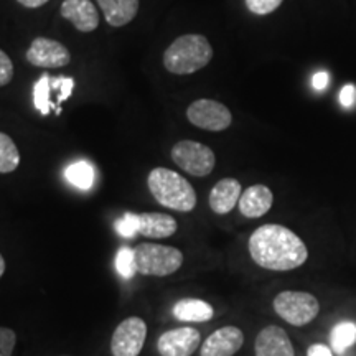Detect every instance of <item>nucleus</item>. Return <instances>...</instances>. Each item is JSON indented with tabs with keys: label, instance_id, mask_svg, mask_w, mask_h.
Returning a JSON list of instances; mask_svg holds the SVG:
<instances>
[{
	"label": "nucleus",
	"instance_id": "f257e3e1",
	"mask_svg": "<svg viewBox=\"0 0 356 356\" xmlns=\"http://www.w3.org/2000/svg\"><path fill=\"white\" fill-rule=\"evenodd\" d=\"M249 254L262 269L287 273L304 266L309 249L299 234L282 225H262L251 234Z\"/></svg>",
	"mask_w": 356,
	"mask_h": 356
},
{
	"label": "nucleus",
	"instance_id": "f03ea898",
	"mask_svg": "<svg viewBox=\"0 0 356 356\" xmlns=\"http://www.w3.org/2000/svg\"><path fill=\"white\" fill-rule=\"evenodd\" d=\"M147 185L154 198L168 210L188 213L197 207V193L180 173L162 167L154 168L147 178Z\"/></svg>",
	"mask_w": 356,
	"mask_h": 356
},
{
	"label": "nucleus",
	"instance_id": "7ed1b4c3",
	"mask_svg": "<svg viewBox=\"0 0 356 356\" xmlns=\"http://www.w3.org/2000/svg\"><path fill=\"white\" fill-rule=\"evenodd\" d=\"M213 48L203 35L178 37L163 53V65L173 74L197 73L211 61Z\"/></svg>",
	"mask_w": 356,
	"mask_h": 356
},
{
	"label": "nucleus",
	"instance_id": "20e7f679",
	"mask_svg": "<svg viewBox=\"0 0 356 356\" xmlns=\"http://www.w3.org/2000/svg\"><path fill=\"white\" fill-rule=\"evenodd\" d=\"M137 262V273L154 277H165L177 273L184 264V254L180 249L162 244L142 243L134 248Z\"/></svg>",
	"mask_w": 356,
	"mask_h": 356
},
{
	"label": "nucleus",
	"instance_id": "39448f33",
	"mask_svg": "<svg viewBox=\"0 0 356 356\" xmlns=\"http://www.w3.org/2000/svg\"><path fill=\"white\" fill-rule=\"evenodd\" d=\"M274 312L293 327H305L320 314V302L314 293L304 291H284L275 296Z\"/></svg>",
	"mask_w": 356,
	"mask_h": 356
},
{
	"label": "nucleus",
	"instance_id": "423d86ee",
	"mask_svg": "<svg viewBox=\"0 0 356 356\" xmlns=\"http://www.w3.org/2000/svg\"><path fill=\"white\" fill-rule=\"evenodd\" d=\"M172 160L181 170L193 177H207L216 165L215 152L195 140H181L173 145Z\"/></svg>",
	"mask_w": 356,
	"mask_h": 356
},
{
	"label": "nucleus",
	"instance_id": "0eeeda50",
	"mask_svg": "<svg viewBox=\"0 0 356 356\" xmlns=\"http://www.w3.org/2000/svg\"><path fill=\"white\" fill-rule=\"evenodd\" d=\"M186 118L193 126L211 132L225 131L233 122L229 109L213 99H198L191 102L186 109Z\"/></svg>",
	"mask_w": 356,
	"mask_h": 356
},
{
	"label": "nucleus",
	"instance_id": "6e6552de",
	"mask_svg": "<svg viewBox=\"0 0 356 356\" xmlns=\"http://www.w3.org/2000/svg\"><path fill=\"white\" fill-rule=\"evenodd\" d=\"M147 338V325L140 317L122 320L111 340L113 356H139Z\"/></svg>",
	"mask_w": 356,
	"mask_h": 356
},
{
	"label": "nucleus",
	"instance_id": "1a4fd4ad",
	"mask_svg": "<svg viewBox=\"0 0 356 356\" xmlns=\"http://www.w3.org/2000/svg\"><path fill=\"white\" fill-rule=\"evenodd\" d=\"M70 60L71 55L63 43L44 37L35 38L26 51V61L38 68H63Z\"/></svg>",
	"mask_w": 356,
	"mask_h": 356
},
{
	"label": "nucleus",
	"instance_id": "9d476101",
	"mask_svg": "<svg viewBox=\"0 0 356 356\" xmlns=\"http://www.w3.org/2000/svg\"><path fill=\"white\" fill-rule=\"evenodd\" d=\"M202 345V335L197 328L181 327L162 333L157 341L160 356H191Z\"/></svg>",
	"mask_w": 356,
	"mask_h": 356
},
{
	"label": "nucleus",
	"instance_id": "9b49d317",
	"mask_svg": "<svg viewBox=\"0 0 356 356\" xmlns=\"http://www.w3.org/2000/svg\"><path fill=\"white\" fill-rule=\"evenodd\" d=\"M244 343V333L241 328L228 327L218 328L202 343L200 356H234Z\"/></svg>",
	"mask_w": 356,
	"mask_h": 356
},
{
	"label": "nucleus",
	"instance_id": "f8f14e48",
	"mask_svg": "<svg viewBox=\"0 0 356 356\" xmlns=\"http://www.w3.org/2000/svg\"><path fill=\"white\" fill-rule=\"evenodd\" d=\"M254 353L256 356H296V350L282 327L267 325L257 333Z\"/></svg>",
	"mask_w": 356,
	"mask_h": 356
},
{
	"label": "nucleus",
	"instance_id": "ddd939ff",
	"mask_svg": "<svg viewBox=\"0 0 356 356\" xmlns=\"http://www.w3.org/2000/svg\"><path fill=\"white\" fill-rule=\"evenodd\" d=\"M61 17L74 25L79 32H95L99 25V13L91 0H65Z\"/></svg>",
	"mask_w": 356,
	"mask_h": 356
},
{
	"label": "nucleus",
	"instance_id": "4468645a",
	"mask_svg": "<svg viewBox=\"0 0 356 356\" xmlns=\"http://www.w3.org/2000/svg\"><path fill=\"white\" fill-rule=\"evenodd\" d=\"M273 203H274V195L269 186L252 185L249 186V188H246V191H243L238 204H239V211H241L243 216L256 220V218L264 216L266 213L273 208Z\"/></svg>",
	"mask_w": 356,
	"mask_h": 356
},
{
	"label": "nucleus",
	"instance_id": "2eb2a0df",
	"mask_svg": "<svg viewBox=\"0 0 356 356\" xmlns=\"http://www.w3.org/2000/svg\"><path fill=\"white\" fill-rule=\"evenodd\" d=\"M243 190L241 184L236 178H222L210 191V207L216 215H228L239 203Z\"/></svg>",
	"mask_w": 356,
	"mask_h": 356
},
{
	"label": "nucleus",
	"instance_id": "dca6fc26",
	"mask_svg": "<svg viewBox=\"0 0 356 356\" xmlns=\"http://www.w3.org/2000/svg\"><path fill=\"white\" fill-rule=\"evenodd\" d=\"M137 218H139V234L145 238H170L177 231L175 218L165 213H140Z\"/></svg>",
	"mask_w": 356,
	"mask_h": 356
},
{
	"label": "nucleus",
	"instance_id": "f3484780",
	"mask_svg": "<svg viewBox=\"0 0 356 356\" xmlns=\"http://www.w3.org/2000/svg\"><path fill=\"white\" fill-rule=\"evenodd\" d=\"M104 19L113 26H124L136 19L139 0H97Z\"/></svg>",
	"mask_w": 356,
	"mask_h": 356
},
{
	"label": "nucleus",
	"instance_id": "a211bd4d",
	"mask_svg": "<svg viewBox=\"0 0 356 356\" xmlns=\"http://www.w3.org/2000/svg\"><path fill=\"white\" fill-rule=\"evenodd\" d=\"M215 309L208 302L200 299H181L173 305V317L180 322H210Z\"/></svg>",
	"mask_w": 356,
	"mask_h": 356
},
{
	"label": "nucleus",
	"instance_id": "6ab92c4d",
	"mask_svg": "<svg viewBox=\"0 0 356 356\" xmlns=\"http://www.w3.org/2000/svg\"><path fill=\"white\" fill-rule=\"evenodd\" d=\"M65 178L68 180V184L76 186L79 190H89L95 185L96 172L95 167L86 160H78V162L70 163L65 168Z\"/></svg>",
	"mask_w": 356,
	"mask_h": 356
},
{
	"label": "nucleus",
	"instance_id": "aec40b11",
	"mask_svg": "<svg viewBox=\"0 0 356 356\" xmlns=\"http://www.w3.org/2000/svg\"><path fill=\"white\" fill-rule=\"evenodd\" d=\"M356 343V323L351 320H343L337 323L330 332V348L333 353L343 355L350 346Z\"/></svg>",
	"mask_w": 356,
	"mask_h": 356
},
{
	"label": "nucleus",
	"instance_id": "412c9836",
	"mask_svg": "<svg viewBox=\"0 0 356 356\" xmlns=\"http://www.w3.org/2000/svg\"><path fill=\"white\" fill-rule=\"evenodd\" d=\"M51 76L48 73H43L42 76L33 86V104L35 109L38 111L40 114L48 115L51 111H55L56 114H61V108H58L55 102L50 101V95H51V84H50Z\"/></svg>",
	"mask_w": 356,
	"mask_h": 356
},
{
	"label": "nucleus",
	"instance_id": "4be33fe9",
	"mask_svg": "<svg viewBox=\"0 0 356 356\" xmlns=\"http://www.w3.org/2000/svg\"><path fill=\"white\" fill-rule=\"evenodd\" d=\"M20 163V154L7 134L0 132V173H10L17 170Z\"/></svg>",
	"mask_w": 356,
	"mask_h": 356
},
{
	"label": "nucleus",
	"instance_id": "5701e85b",
	"mask_svg": "<svg viewBox=\"0 0 356 356\" xmlns=\"http://www.w3.org/2000/svg\"><path fill=\"white\" fill-rule=\"evenodd\" d=\"M115 270L121 275L122 279H132L137 274V262H136V252L132 248L124 246L118 251L115 256Z\"/></svg>",
	"mask_w": 356,
	"mask_h": 356
},
{
	"label": "nucleus",
	"instance_id": "b1692460",
	"mask_svg": "<svg viewBox=\"0 0 356 356\" xmlns=\"http://www.w3.org/2000/svg\"><path fill=\"white\" fill-rule=\"evenodd\" d=\"M114 228L121 238L134 239L139 234V218L136 213H124L119 220H115Z\"/></svg>",
	"mask_w": 356,
	"mask_h": 356
},
{
	"label": "nucleus",
	"instance_id": "393cba45",
	"mask_svg": "<svg viewBox=\"0 0 356 356\" xmlns=\"http://www.w3.org/2000/svg\"><path fill=\"white\" fill-rule=\"evenodd\" d=\"M50 84L51 89H56L58 91V102H63L68 99L71 92H73L74 79L68 76H51Z\"/></svg>",
	"mask_w": 356,
	"mask_h": 356
},
{
	"label": "nucleus",
	"instance_id": "a878e982",
	"mask_svg": "<svg viewBox=\"0 0 356 356\" xmlns=\"http://www.w3.org/2000/svg\"><path fill=\"white\" fill-rule=\"evenodd\" d=\"M282 2L284 0H246V6L249 12L256 13V15H267L279 8Z\"/></svg>",
	"mask_w": 356,
	"mask_h": 356
},
{
	"label": "nucleus",
	"instance_id": "bb28decb",
	"mask_svg": "<svg viewBox=\"0 0 356 356\" xmlns=\"http://www.w3.org/2000/svg\"><path fill=\"white\" fill-rule=\"evenodd\" d=\"M17 343L15 332L0 327V356H12Z\"/></svg>",
	"mask_w": 356,
	"mask_h": 356
},
{
	"label": "nucleus",
	"instance_id": "cd10ccee",
	"mask_svg": "<svg viewBox=\"0 0 356 356\" xmlns=\"http://www.w3.org/2000/svg\"><path fill=\"white\" fill-rule=\"evenodd\" d=\"M13 78V65L6 51L0 50V88L7 86Z\"/></svg>",
	"mask_w": 356,
	"mask_h": 356
},
{
	"label": "nucleus",
	"instance_id": "c85d7f7f",
	"mask_svg": "<svg viewBox=\"0 0 356 356\" xmlns=\"http://www.w3.org/2000/svg\"><path fill=\"white\" fill-rule=\"evenodd\" d=\"M340 102L343 108H351L356 102V88L355 84H345L340 92Z\"/></svg>",
	"mask_w": 356,
	"mask_h": 356
},
{
	"label": "nucleus",
	"instance_id": "c756f323",
	"mask_svg": "<svg viewBox=\"0 0 356 356\" xmlns=\"http://www.w3.org/2000/svg\"><path fill=\"white\" fill-rule=\"evenodd\" d=\"M307 356H333V350L323 343H314L307 350Z\"/></svg>",
	"mask_w": 356,
	"mask_h": 356
},
{
	"label": "nucleus",
	"instance_id": "7c9ffc66",
	"mask_svg": "<svg viewBox=\"0 0 356 356\" xmlns=\"http://www.w3.org/2000/svg\"><path fill=\"white\" fill-rule=\"evenodd\" d=\"M328 81H330V76H328L327 71H318V73H315L314 76V88L318 89V91H323L325 88L328 86Z\"/></svg>",
	"mask_w": 356,
	"mask_h": 356
},
{
	"label": "nucleus",
	"instance_id": "2f4dec72",
	"mask_svg": "<svg viewBox=\"0 0 356 356\" xmlns=\"http://www.w3.org/2000/svg\"><path fill=\"white\" fill-rule=\"evenodd\" d=\"M17 2L22 3L24 7H29V8H38L44 6V3L48 2V0H17Z\"/></svg>",
	"mask_w": 356,
	"mask_h": 356
},
{
	"label": "nucleus",
	"instance_id": "473e14b6",
	"mask_svg": "<svg viewBox=\"0 0 356 356\" xmlns=\"http://www.w3.org/2000/svg\"><path fill=\"white\" fill-rule=\"evenodd\" d=\"M3 273H6V261H3L2 254H0V277H2Z\"/></svg>",
	"mask_w": 356,
	"mask_h": 356
}]
</instances>
